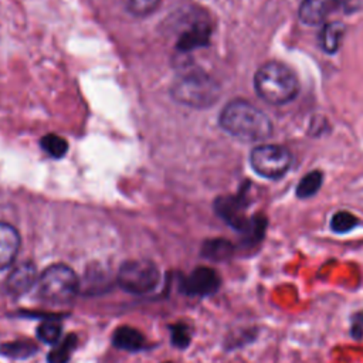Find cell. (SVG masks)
I'll use <instances>...</instances> for the list:
<instances>
[{
    "mask_svg": "<svg viewBox=\"0 0 363 363\" xmlns=\"http://www.w3.org/2000/svg\"><path fill=\"white\" fill-rule=\"evenodd\" d=\"M220 126L244 142H262L272 135L268 115L245 99H233L223 108Z\"/></svg>",
    "mask_w": 363,
    "mask_h": 363,
    "instance_id": "obj_1",
    "label": "cell"
},
{
    "mask_svg": "<svg viewBox=\"0 0 363 363\" xmlns=\"http://www.w3.org/2000/svg\"><path fill=\"white\" fill-rule=\"evenodd\" d=\"M254 89L267 104L284 105L294 101L299 91L295 72L285 64L268 61L254 75Z\"/></svg>",
    "mask_w": 363,
    "mask_h": 363,
    "instance_id": "obj_2",
    "label": "cell"
},
{
    "mask_svg": "<svg viewBox=\"0 0 363 363\" xmlns=\"http://www.w3.org/2000/svg\"><path fill=\"white\" fill-rule=\"evenodd\" d=\"M81 288L74 269L65 264H54L45 268L37 281V295L51 305L69 303Z\"/></svg>",
    "mask_w": 363,
    "mask_h": 363,
    "instance_id": "obj_3",
    "label": "cell"
},
{
    "mask_svg": "<svg viewBox=\"0 0 363 363\" xmlns=\"http://www.w3.org/2000/svg\"><path fill=\"white\" fill-rule=\"evenodd\" d=\"M220 86L206 72L194 69L182 74V77L173 84V98L187 106L207 108L218 99Z\"/></svg>",
    "mask_w": 363,
    "mask_h": 363,
    "instance_id": "obj_4",
    "label": "cell"
},
{
    "mask_svg": "<svg viewBox=\"0 0 363 363\" xmlns=\"http://www.w3.org/2000/svg\"><path fill=\"white\" fill-rule=\"evenodd\" d=\"M250 164L258 176L278 180L289 172L292 166V155L284 146L262 143L251 150Z\"/></svg>",
    "mask_w": 363,
    "mask_h": 363,
    "instance_id": "obj_5",
    "label": "cell"
},
{
    "mask_svg": "<svg viewBox=\"0 0 363 363\" xmlns=\"http://www.w3.org/2000/svg\"><path fill=\"white\" fill-rule=\"evenodd\" d=\"M118 285L128 294L145 295L152 292L160 279L159 268L147 259L125 261L118 271Z\"/></svg>",
    "mask_w": 363,
    "mask_h": 363,
    "instance_id": "obj_6",
    "label": "cell"
},
{
    "mask_svg": "<svg viewBox=\"0 0 363 363\" xmlns=\"http://www.w3.org/2000/svg\"><path fill=\"white\" fill-rule=\"evenodd\" d=\"M221 286V278L210 267H197L180 281V291L187 296H210Z\"/></svg>",
    "mask_w": 363,
    "mask_h": 363,
    "instance_id": "obj_7",
    "label": "cell"
},
{
    "mask_svg": "<svg viewBox=\"0 0 363 363\" xmlns=\"http://www.w3.org/2000/svg\"><path fill=\"white\" fill-rule=\"evenodd\" d=\"M248 206L247 197L244 193H240L237 196H225L218 197L216 200L214 208L216 213L235 231L242 234L251 221V217L248 218L245 216V208Z\"/></svg>",
    "mask_w": 363,
    "mask_h": 363,
    "instance_id": "obj_8",
    "label": "cell"
},
{
    "mask_svg": "<svg viewBox=\"0 0 363 363\" xmlns=\"http://www.w3.org/2000/svg\"><path fill=\"white\" fill-rule=\"evenodd\" d=\"M37 268L33 262L26 261L11 269L6 278V291L13 296H21L37 285Z\"/></svg>",
    "mask_w": 363,
    "mask_h": 363,
    "instance_id": "obj_9",
    "label": "cell"
},
{
    "mask_svg": "<svg viewBox=\"0 0 363 363\" xmlns=\"http://www.w3.org/2000/svg\"><path fill=\"white\" fill-rule=\"evenodd\" d=\"M211 35V26L206 17H197L182 33L177 48L180 51H193L208 44Z\"/></svg>",
    "mask_w": 363,
    "mask_h": 363,
    "instance_id": "obj_10",
    "label": "cell"
},
{
    "mask_svg": "<svg viewBox=\"0 0 363 363\" xmlns=\"http://www.w3.org/2000/svg\"><path fill=\"white\" fill-rule=\"evenodd\" d=\"M340 0H303L299 6V20L308 26L320 24L339 7Z\"/></svg>",
    "mask_w": 363,
    "mask_h": 363,
    "instance_id": "obj_11",
    "label": "cell"
},
{
    "mask_svg": "<svg viewBox=\"0 0 363 363\" xmlns=\"http://www.w3.org/2000/svg\"><path fill=\"white\" fill-rule=\"evenodd\" d=\"M18 248V231L13 225L0 221V271L9 268L14 262Z\"/></svg>",
    "mask_w": 363,
    "mask_h": 363,
    "instance_id": "obj_12",
    "label": "cell"
},
{
    "mask_svg": "<svg viewBox=\"0 0 363 363\" xmlns=\"http://www.w3.org/2000/svg\"><path fill=\"white\" fill-rule=\"evenodd\" d=\"M112 343L118 349L136 352L145 346V336L135 328L119 326L112 335Z\"/></svg>",
    "mask_w": 363,
    "mask_h": 363,
    "instance_id": "obj_13",
    "label": "cell"
},
{
    "mask_svg": "<svg viewBox=\"0 0 363 363\" xmlns=\"http://www.w3.org/2000/svg\"><path fill=\"white\" fill-rule=\"evenodd\" d=\"M234 251H235L234 245L225 238H210L204 241L201 245V257L216 262H223L230 259Z\"/></svg>",
    "mask_w": 363,
    "mask_h": 363,
    "instance_id": "obj_14",
    "label": "cell"
},
{
    "mask_svg": "<svg viewBox=\"0 0 363 363\" xmlns=\"http://www.w3.org/2000/svg\"><path fill=\"white\" fill-rule=\"evenodd\" d=\"M345 34V26L339 21L325 24L319 33V45L328 54H335L339 50Z\"/></svg>",
    "mask_w": 363,
    "mask_h": 363,
    "instance_id": "obj_15",
    "label": "cell"
},
{
    "mask_svg": "<svg viewBox=\"0 0 363 363\" xmlns=\"http://www.w3.org/2000/svg\"><path fill=\"white\" fill-rule=\"evenodd\" d=\"M37 350H38L37 343H34L33 340H26V339L6 342V343L0 345V353L3 356L11 357V359H27V357H31L33 354H35Z\"/></svg>",
    "mask_w": 363,
    "mask_h": 363,
    "instance_id": "obj_16",
    "label": "cell"
},
{
    "mask_svg": "<svg viewBox=\"0 0 363 363\" xmlns=\"http://www.w3.org/2000/svg\"><path fill=\"white\" fill-rule=\"evenodd\" d=\"M265 230H267V218L262 214L252 216L248 228L241 234L242 245L247 248H251L259 244L265 235Z\"/></svg>",
    "mask_w": 363,
    "mask_h": 363,
    "instance_id": "obj_17",
    "label": "cell"
},
{
    "mask_svg": "<svg viewBox=\"0 0 363 363\" xmlns=\"http://www.w3.org/2000/svg\"><path fill=\"white\" fill-rule=\"evenodd\" d=\"M75 347H77V336L74 333H69L61 342L54 345V347L47 354V362L48 363H68Z\"/></svg>",
    "mask_w": 363,
    "mask_h": 363,
    "instance_id": "obj_18",
    "label": "cell"
},
{
    "mask_svg": "<svg viewBox=\"0 0 363 363\" xmlns=\"http://www.w3.org/2000/svg\"><path fill=\"white\" fill-rule=\"evenodd\" d=\"M323 182V173L320 170H312L306 173L298 183L295 194L298 199H309L315 196Z\"/></svg>",
    "mask_w": 363,
    "mask_h": 363,
    "instance_id": "obj_19",
    "label": "cell"
},
{
    "mask_svg": "<svg viewBox=\"0 0 363 363\" xmlns=\"http://www.w3.org/2000/svg\"><path fill=\"white\" fill-rule=\"evenodd\" d=\"M329 225L333 233L346 234V233L354 230L357 225H360V220L354 214H352L346 210H340L332 216Z\"/></svg>",
    "mask_w": 363,
    "mask_h": 363,
    "instance_id": "obj_20",
    "label": "cell"
},
{
    "mask_svg": "<svg viewBox=\"0 0 363 363\" xmlns=\"http://www.w3.org/2000/svg\"><path fill=\"white\" fill-rule=\"evenodd\" d=\"M40 145H41L43 150L54 159L62 157L68 150L67 140L55 133H48V135L43 136L40 140Z\"/></svg>",
    "mask_w": 363,
    "mask_h": 363,
    "instance_id": "obj_21",
    "label": "cell"
},
{
    "mask_svg": "<svg viewBox=\"0 0 363 363\" xmlns=\"http://www.w3.org/2000/svg\"><path fill=\"white\" fill-rule=\"evenodd\" d=\"M61 325L60 322L55 320V318L43 320L38 328H37V337L43 342V343H48V345H55L58 343L60 337H61Z\"/></svg>",
    "mask_w": 363,
    "mask_h": 363,
    "instance_id": "obj_22",
    "label": "cell"
},
{
    "mask_svg": "<svg viewBox=\"0 0 363 363\" xmlns=\"http://www.w3.org/2000/svg\"><path fill=\"white\" fill-rule=\"evenodd\" d=\"M122 1L125 9L130 14L138 17H145L152 14L160 3V0H122Z\"/></svg>",
    "mask_w": 363,
    "mask_h": 363,
    "instance_id": "obj_23",
    "label": "cell"
},
{
    "mask_svg": "<svg viewBox=\"0 0 363 363\" xmlns=\"http://www.w3.org/2000/svg\"><path fill=\"white\" fill-rule=\"evenodd\" d=\"M172 345L179 349H186L190 345V329L186 323L177 322L170 326Z\"/></svg>",
    "mask_w": 363,
    "mask_h": 363,
    "instance_id": "obj_24",
    "label": "cell"
},
{
    "mask_svg": "<svg viewBox=\"0 0 363 363\" xmlns=\"http://www.w3.org/2000/svg\"><path fill=\"white\" fill-rule=\"evenodd\" d=\"M350 336L354 340H360L363 337V311L350 316Z\"/></svg>",
    "mask_w": 363,
    "mask_h": 363,
    "instance_id": "obj_25",
    "label": "cell"
}]
</instances>
